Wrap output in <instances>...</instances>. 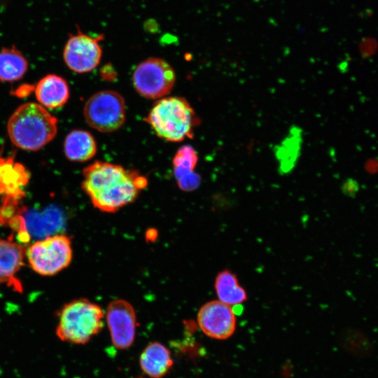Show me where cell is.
I'll return each instance as SVG.
<instances>
[{"label":"cell","mask_w":378,"mask_h":378,"mask_svg":"<svg viewBox=\"0 0 378 378\" xmlns=\"http://www.w3.org/2000/svg\"><path fill=\"white\" fill-rule=\"evenodd\" d=\"M147 184L137 171L108 162L95 161L83 170V191L97 209L106 213L132 203Z\"/></svg>","instance_id":"cell-1"},{"label":"cell","mask_w":378,"mask_h":378,"mask_svg":"<svg viewBox=\"0 0 378 378\" xmlns=\"http://www.w3.org/2000/svg\"><path fill=\"white\" fill-rule=\"evenodd\" d=\"M57 119L39 104L20 105L8 119L7 130L13 144L23 150H38L57 132Z\"/></svg>","instance_id":"cell-2"},{"label":"cell","mask_w":378,"mask_h":378,"mask_svg":"<svg viewBox=\"0 0 378 378\" xmlns=\"http://www.w3.org/2000/svg\"><path fill=\"white\" fill-rule=\"evenodd\" d=\"M145 121L158 137L179 142L193 136L200 120L185 98L165 97L155 102Z\"/></svg>","instance_id":"cell-3"},{"label":"cell","mask_w":378,"mask_h":378,"mask_svg":"<svg viewBox=\"0 0 378 378\" xmlns=\"http://www.w3.org/2000/svg\"><path fill=\"white\" fill-rule=\"evenodd\" d=\"M104 316L100 306L90 300H74L59 312L56 335L63 342L85 344L102 329Z\"/></svg>","instance_id":"cell-4"},{"label":"cell","mask_w":378,"mask_h":378,"mask_svg":"<svg viewBox=\"0 0 378 378\" xmlns=\"http://www.w3.org/2000/svg\"><path fill=\"white\" fill-rule=\"evenodd\" d=\"M72 257L71 239L63 234L38 240L25 250L30 267L41 276L57 274L70 265Z\"/></svg>","instance_id":"cell-5"},{"label":"cell","mask_w":378,"mask_h":378,"mask_svg":"<svg viewBox=\"0 0 378 378\" xmlns=\"http://www.w3.org/2000/svg\"><path fill=\"white\" fill-rule=\"evenodd\" d=\"M84 118L93 129L104 133L120 129L126 118L123 97L113 90H102L92 94L85 102Z\"/></svg>","instance_id":"cell-6"},{"label":"cell","mask_w":378,"mask_h":378,"mask_svg":"<svg viewBox=\"0 0 378 378\" xmlns=\"http://www.w3.org/2000/svg\"><path fill=\"white\" fill-rule=\"evenodd\" d=\"M132 81L140 95L147 99H160L171 92L176 81V74L167 62L151 57L136 66Z\"/></svg>","instance_id":"cell-7"},{"label":"cell","mask_w":378,"mask_h":378,"mask_svg":"<svg viewBox=\"0 0 378 378\" xmlns=\"http://www.w3.org/2000/svg\"><path fill=\"white\" fill-rule=\"evenodd\" d=\"M103 38L102 34L92 37L83 34L78 27L77 33L69 38L63 50L66 66L80 74L92 71L99 65L102 58L99 41Z\"/></svg>","instance_id":"cell-8"},{"label":"cell","mask_w":378,"mask_h":378,"mask_svg":"<svg viewBox=\"0 0 378 378\" xmlns=\"http://www.w3.org/2000/svg\"><path fill=\"white\" fill-rule=\"evenodd\" d=\"M197 321L204 335L218 340L232 337L237 327L233 308L218 300L204 304L197 312Z\"/></svg>","instance_id":"cell-9"},{"label":"cell","mask_w":378,"mask_h":378,"mask_svg":"<svg viewBox=\"0 0 378 378\" xmlns=\"http://www.w3.org/2000/svg\"><path fill=\"white\" fill-rule=\"evenodd\" d=\"M106 320L113 345L126 349L134 342L136 316L132 305L127 300L116 299L109 302Z\"/></svg>","instance_id":"cell-10"},{"label":"cell","mask_w":378,"mask_h":378,"mask_svg":"<svg viewBox=\"0 0 378 378\" xmlns=\"http://www.w3.org/2000/svg\"><path fill=\"white\" fill-rule=\"evenodd\" d=\"M25 250L12 238L0 237V284L6 285L15 291L22 292L17 274L24 265Z\"/></svg>","instance_id":"cell-11"},{"label":"cell","mask_w":378,"mask_h":378,"mask_svg":"<svg viewBox=\"0 0 378 378\" xmlns=\"http://www.w3.org/2000/svg\"><path fill=\"white\" fill-rule=\"evenodd\" d=\"M31 174L24 165L15 160L14 155H0V196L22 200L26 196L24 188Z\"/></svg>","instance_id":"cell-12"},{"label":"cell","mask_w":378,"mask_h":378,"mask_svg":"<svg viewBox=\"0 0 378 378\" xmlns=\"http://www.w3.org/2000/svg\"><path fill=\"white\" fill-rule=\"evenodd\" d=\"M197 161V153L191 146H183L176 153L173 158L174 174L181 189L191 191L199 186L201 178L194 172Z\"/></svg>","instance_id":"cell-13"},{"label":"cell","mask_w":378,"mask_h":378,"mask_svg":"<svg viewBox=\"0 0 378 378\" xmlns=\"http://www.w3.org/2000/svg\"><path fill=\"white\" fill-rule=\"evenodd\" d=\"M66 80L56 74L42 78L35 87L36 99L46 108H57L64 106L69 98Z\"/></svg>","instance_id":"cell-14"},{"label":"cell","mask_w":378,"mask_h":378,"mask_svg":"<svg viewBox=\"0 0 378 378\" xmlns=\"http://www.w3.org/2000/svg\"><path fill=\"white\" fill-rule=\"evenodd\" d=\"M142 371L151 378L164 377L173 365L169 349L162 344L154 342L143 350L139 358Z\"/></svg>","instance_id":"cell-15"},{"label":"cell","mask_w":378,"mask_h":378,"mask_svg":"<svg viewBox=\"0 0 378 378\" xmlns=\"http://www.w3.org/2000/svg\"><path fill=\"white\" fill-rule=\"evenodd\" d=\"M97 150L94 136L88 131L75 130L69 132L64 142V152L73 162H86L92 159Z\"/></svg>","instance_id":"cell-16"},{"label":"cell","mask_w":378,"mask_h":378,"mask_svg":"<svg viewBox=\"0 0 378 378\" xmlns=\"http://www.w3.org/2000/svg\"><path fill=\"white\" fill-rule=\"evenodd\" d=\"M21 202V200L13 197H1L0 225L11 228L18 233L21 241L26 242L29 239V233L23 217L25 208Z\"/></svg>","instance_id":"cell-17"},{"label":"cell","mask_w":378,"mask_h":378,"mask_svg":"<svg viewBox=\"0 0 378 378\" xmlns=\"http://www.w3.org/2000/svg\"><path fill=\"white\" fill-rule=\"evenodd\" d=\"M214 288L218 300L232 307L247 300L246 290L239 284L237 276L228 270L218 273Z\"/></svg>","instance_id":"cell-18"},{"label":"cell","mask_w":378,"mask_h":378,"mask_svg":"<svg viewBox=\"0 0 378 378\" xmlns=\"http://www.w3.org/2000/svg\"><path fill=\"white\" fill-rule=\"evenodd\" d=\"M28 62L16 48H4L0 51V80L14 82L22 78L27 71Z\"/></svg>","instance_id":"cell-19"}]
</instances>
